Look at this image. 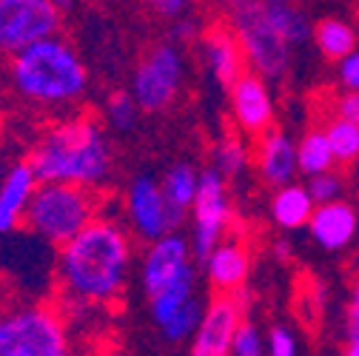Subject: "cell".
Instances as JSON below:
<instances>
[{
  "label": "cell",
  "instance_id": "15",
  "mask_svg": "<svg viewBox=\"0 0 359 356\" xmlns=\"http://www.w3.org/2000/svg\"><path fill=\"white\" fill-rule=\"evenodd\" d=\"M254 171L257 180L265 189H283L288 183L297 180L299 165H297V140L283 128H271L265 131L262 137H257V149H254Z\"/></svg>",
  "mask_w": 359,
  "mask_h": 356
},
{
  "label": "cell",
  "instance_id": "1",
  "mask_svg": "<svg viewBox=\"0 0 359 356\" xmlns=\"http://www.w3.org/2000/svg\"><path fill=\"white\" fill-rule=\"evenodd\" d=\"M134 242L117 217H95L88 226L57 248L55 274L60 302H86L106 308L117 302L128 285Z\"/></svg>",
  "mask_w": 359,
  "mask_h": 356
},
{
  "label": "cell",
  "instance_id": "25",
  "mask_svg": "<svg viewBox=\"0 0 359 356\" xmlns=\"http://www.w3.org/2000/svg\"><path fill=\"white\" fill-rule=\"evenodd\" d=\"M140 120V106L131 97L128 88H117L111 92L103 103V125L117 131V135H128V131L137 128Z\"/></svg>",
  "mask_w": 359,
  "mask_h": 356
},
{
  "label": "cell",
  "instance_id": "13",
  "mask_svg": "<svg viewBox=\"0 0 359 356\" xmlns=\"http://www.w3.org/2000/svg\"><path fill=\"white\" fill-rule=\"evenodd\" d=\"M243 320L245 308L234 294H214L205 305L197 334L191 336L189 356H231V345Z\"/></svg>",
  "mask_w": 359,
  "mask_h": 356
},
{
  "label": "cell",
  "instance_id": "11",
  "mask_svg": "<svg viewBox=\"0 0 359 356\" xmlns=\"http://www.w3.org/2000/svg\"><path fill=\"white\" fill-rule=\"evenodd\" d=\"M191 268H194V251L189 237H183L180 231H168L165 237L146 242V251L140 256V288L146 299Z\"/></svg>",
  "mask_w": 359,
  "mask_h": 356
},
{
  "label": "cell",
  "instance_id": "36",
  "mask_svg": "<svg viewBox=\"0 0 359 356\" xmlns=\"http://www.w3.org/2000/svg\"><path fill=\"white\" fill-rule=\"evenodd\" d=\"M342 336L359 339V302H348L342 314Z\"/></svg>",
  "mask_w": 359,
  "mask_h": 356
},
{
  "label": "cell",
  "instance_id": "38",
  "mask_svg": "<svg viewBox=\"0 0 359 356\" xmlns=\"http://www.w3.org/2000/svg\"><path fill=\"white\" fill-rule=\"evenodd\" d=\"M348 302H359V265H356V274L351 277V285H348Z\"/></svg>",
  "mask_w": 359,
  "mask_h": 356
},
{
  "label": "cell",
  "instance_id": "22",
  "mask_svg": "<svg viewBox=\"0 0 359 356\" xmlns=\"http://www.w3.org/2000/svg\"><path fill=\"white\" fill-rule=\"evenodd\" d=\"M313 43L325 60L339 63L342 57H348L351 52H356V29L342 20V18H323L320 23H313Z\"/></svg>",
  "mask_w": 359,
  "mask_h": 356
},
{
  "label": "cell",
  "instance_id": "21",
  "mask_svg": "<svg viewBox=\"0 0 359 356\" xmlns=\"http://www.w3.org/2000/svg\"><path fill=\"white\" fill-rule=\"evenodd\" d=\"M265 15L271 18V23L277 26V32L294 46H305L313 40V23L305 15L302 6H297L294 0H262Z\"/></svg>",
  "mask_w": 359,
  "mask_h": 356
},
{
  "label": "cell",
  "instance_id": "23",
  "mask_svg": "<svg viewBox=\"0 0 359 356\" xmlns=\"http://www.w3.org/2000/svg\"><path fill=\"white\" fill-rule=\"evenodd\" d=\"M194 291H197V268L186 271L180 280H174L171 285H165L163 291L149 296V317H151L154 328H163L191 296H197Z\"/></svg>",
  "mask_w": 359,
  "mask_h": 356
},
{
  "label": "cell",
  "instance_id": "5",
  "mask_svg": "<svg viewBox=\"0 0 359 356\" xmlns=\"http://www.w3.org/2000/svg\"><path fill=\"white\" fill-rule=\"evenodd\" d=\"M63 310L46 302L0 310V356H72Z\"/></svg>",
  "mask_w": 359,
  "mask_h": 356
},
{
  "label": "cell",
  "instance_id": "4",
  "mask_svg": "<svg viewBox=\"0 0 359 356\" xmlns=\"http://www.w3.org/2000/svg\"><path fill=\"white\" fill-rule=\"evenodd\" d=\"M100 208L103 200L95 189L72 183H40L29 203L23 228L37 240L60 248L72 237H77L95 217H100Z\"/></svg>",
  "mask_w": 359,
  "mask_h": 356
},
{
  "label": "cell",
  "instance_id": "3",
  "mask_svg": "<svg viewBox=\"0 0 359 356\" xmlns=\"http://www.w3.org/2000/svg\"><path fill=\"white\" fill-rule=\"evenodd\" d=\"M6 83L20 103L66 114L88 95L92 74L74 43L52 34L6 57Z\"/></svg>",
  "mask_w": 359,
  "mask_h": 356
},
{
  "label": "cell",
  "instance_id": "10",
  "mask_svg": "<svg viewBox=\"0 0 359 356\" xmlns=\"http://www.w3.org/2000/svg\"><path fill=\"white\" fill-rule=\"evenodd\" d=\"M123 217H126V228L140 242H154L165 237L171 231V217L160 180H154L151 174L131 177L123 197Z\"/></svg>",
  "mask_w": 359,
  "mask_h": 356
},
{
  "label": "cell",
  "instance_id": "24",
  "mask_svg": "<svg viewBox=\"0 0 359 356\" xmlns=\"http://www.w3.org/2000/svg\"><path fill=\"white\" fill-rule=\"evenodd\" d=\"M297 165H299L302 177L323 174V171H331L337 165L331 143L325 137V128H308L297 140Z\"/></svg>",
  "mask_w": 359,
  "mask_h": 356
},
{
  "label": "cell",
  "instance_id": "30",
  "mask_svg": "<svg viewBox=\"0 0 359 356\" xmlns=\"http://www.w3.org/2000/svg\"><path fill=\"white\" fill-rule=\"evenodd\" d=\"M231 356H268L265 353V336H262L257 322H251V320L240 322L234 345H231Z\"/></svg>",
  "mask_w": 359,
  "mask_h": 356
},
{
  "label": "cell",
  "instance_id": "12",
  "mask_svg": "<svg viewBox=\"0 0 359 356\" xmlns=\"http://www.w3.org/2000/svg\"><path fill=\"white\" fill-rule=\"evenodd\" d=\"M231 117L240 135L245 137H262L265 131H271L277 123V103L271 83L259 77L257 71H245L231 88Z\"/></svg>",
  "mask_w": 359,
  "mask_h": 356
},
{
  "label": "cell",
  "instance_id": "2",
  "mask_svg": "<svg viewBox=\"0 0 359 356\" xmlns=\"http://www.w3.org/2000/svg\"><path fill=\"white\" fill-rule=\"evenodd\" d=\"M40 183L106 189L114 177V149L106 125L92 114H63L34 137L29 154Z\"/></svg>",
  "mask_w": 359,
  "mask_h": 356
},
{
  "label": "cell",
  "instance_id": "7",
  "mask_svg": "<svg viewBox=\"0 0 359 356\" xmlns=\"http://www.w3.org/2000/svg\"><path fill=\"white\" fill-rule=\"evenodd\" d=\"M186 80V55L174 40H160L146 49L131 71L128 92L137 100L140 111L157 114L174 106L180 88Z\"/></svg>",
  "mask_w": 359,
  "mask_h": 356
},
{
  "label": "cell",
  "instance_id": "40",
  "mask_svg": "<svg viewBox=\"0 0 359 356\" xmlns=\"http://www.w3.org/2000/svg\"><path fill=\"white\" fill-rule=\"evenodd\" d=\"M55 6L63 12V15H69V12H74V6H77V0H55Z\"/></svg>",
  "mask_w": 359,
  "mask_h": 356
},
{
  "label": "cell",
  "instance_id": "35",
  "mask_svg": "<svg viewBox=\"0 0 359 356\" xmlns=\"http://www.w3.org/2000/svg\"><path fill=\"white\" fill-rule=\"evenodd\" d=\"M334 114L342 117V120H351V123H359V92H345L334 100Z\"/></svg>",
  "mask_w": 359,
  "mask_h": 356
},
{
  "label": "cell",
  "instance_id": "19",
  "mask_svg": "<svg viewBox=\"0 0 359 356\" xmlns=\"http://www.w3.org/2000/svg\"><path fill=\"white\" fill-rule=\"evenodd\" d=\"M197 186H200V168L189 160L171 163L165 168V174L160 177V189H163V197L168 203L171 231H180L183 222L189 219V211H191L194 197H197Z\"/></svg>",
  "mask_w": 359,
  "mask_h": 356
},
{
  "label": "cell",
  "instance_id": "32",
  "mask_svg": "<svg viewBox=\"0 0 359 356\" xmlns=\"http://www.w3.org/2000/svg\"><path fill=\"white\" fill-rule=\"evenodd\" d=\"M200 34H203V26H200V20L191 12L183 15V18H177V20H171V29H168V40H174L177 46H189V43H197Z\"/></svg>",
  "mask_w": 359,
  "mask_h": 356
},
{
  "label": "cell",
  "instance_id": "6",
  "mask_svg": "<svg viewBox=\"0 0 359 356\" xmlns=\"http://www.w3.org/2000/svg\"><path fill=\"white\" fill-rule=\"evenodd\" d=\"M229 26L234 29L248 71H257L268 83H280L291 71V43L277 32L265 15L262 0H243L231 6Z\"/></svg>",
  "mask_w": 359,
  "mask_h": 356
},
{
  "label": "cell",
  "instance_id": "41",
  "mask_svg": "<svg viewBox=\"0 0 359 356\" xmlns=\"http://www.w3.org/2000/svg\"><path fill=\"white\" fill-rule=\"evenodd\" d=\"M6 168H9V157H6L4 146H0V180H4V174H6Z\"/></svg>",
  "mask_w": 359,
  "mask_h": 356
},
{
  "label": "cell",
  "instance_id": "33",
  "mask_svg": "<svg viewBox=\"0 0 359 356\" xmlns=\"http://www.w3.org/2000/svg\"><path fill=\"white\" fill-rule=\"evenodd\" d=\"M143 4L149 6L151 15H157L160 20H177V18H183L191 12L194 6V0H143Z\"/></svg>",
  "mask_w": 359,
  "mask_h": 356
},
{
  "label": "cell",
  "instance_id": "42",
  "mask_svg": "<svg viewBox=\"0 0 359 356\" xmlns=\"http://www.w3.org/2000/svg\"><path fill=\"white\" fill-rule=\"evenodd\" d=\"M214 4H219V6H237V4H243V0H214Z\"/></svg>",
  "mask_w": 359,
  "mask_h": 356
},
{
  "label": "cell",
  "instance_id": "26",
  "mask_svg": "<svg viewBox=\"0 0 359 356\" xmlns=\"http://www.w3.org/2000/svg\"><path fill=\"white\" fill-rule=\"evenodd\" d=\"M325 137H328L334 160L339 165H351L359 160V123H351V120H342L334 114L325 123Z\"/></svg>",
  "mask_w": 359,
  "mask_h": 356
},
{
  "label": "cell",
  "instance_id": "31",
  "mask_svg": "<svg viewBox=\"0 0 359 356\" xmlns=\"http://www.w3.org/2000/svg\"><path fill=\"white\" fill-rule=\"evenodd\" d=\"M265 353L268 356H297L299 345H297L294 331L285 325H274L265 336Z\"/></svg>",
  "mask_w": 359,
  "mask_h": 356
},
{
  "label": "cell",
  "instance_id": "27",
  "mask_svg": "<svg viewBox=\"0 0 359 356\" xmlns=\"http://www.w3.org/2000/svg\"><path fill=\"white\" fill-rule=\"evenodd\" d=\"M248 163H251V151L234 135H226L222 140H217V146L211 149V165L226 177V180H237V177L248 168Z\"/></svg>",
  "mask_w": 359,
  "mask_h": 356
},
{
  "label": "cell",
  "instance_id": "37",
  "mask_svg": "<svg viewBox=\"0 0 359 356\" xmlns=\"http://www.w3.org/2000/svg\"><path fill=\"white\" fill-rule=\"evenodd\" d=\"M271 254H274V259H277V262H288V259L294 256V248H291V242H288V240H277V242L271 245Z\"/></svg>",
  "mask_w": 359,
  "mask_h": 356
},
{
  "label": "cell",
  "instance_id": "39",
  "mask_svg": "<svg viewBox=\"0 0 359 356\" xmlns=\"http://www.w3.org/2000/svg\"><path fill=\"white\" fill-rule=\"evenodd\" d=\"M342 356H359V339H345Z\"/></svg>",
  "mask_w": 359,
  "mask_h": 356
},
{
  "label": "cell",
  "instance_id": "20",
  "mask_svg": "<svg viewBox=\"0 0 359 356\" xmlns=\"http://www.w3.org/2000/svg\"><path fill=\"white\" fill-rule=\"evenodd\" d=\"M317 208L313 203L308 186H299L297 180L277 189L274 197H271V205H268V214H271L274 226L283 228V231H299L308 226V219Z\"/></svg>",
  "mask_w": 359,
  "mask_h": 356
},
{
  "label": "cell",
  "instance_id": "8",
  "mask_svg": "<svg viewBox=\"0 0 359 356\" xmlns=\"http://www.w3.org/2000/svg\"><path fill=\"white\" fill-rule=\"evenodd\" d=\"M189 219H191L189 242H191L194 259L203 265V259L229 237V228L234 222L229 180L214 165L200 171V186H197V197L189 211Z\"/></svg>",
  "mask_w": 359,
  "mask_h": 356
},
{
  "label": "cell",
  "instance_id": "16",
  "mask_svg": "<svg viewBox=\"0 0 359 356\" xmlns=\"http://www.w3.org/2000/svg\"><path fill=\"white\" fill-rule=\"evenodd\" d=\"M308 237L317 242L323 251H345L356 242L359 237V211L353 203L334 200V203H320L313 208L311 219H308Z\"/></svg>",
  "mask_w": 359,
  "mask_h": 356
},
{
  "label": "cell",
  "instance_id": "28",
  "mask_svg": "<svg viewBox=\"0 0 359 356\" xmlns=\"http://www.w3.org/2000/svg\"><path fill=\"white\" fill-rule=\"evenodd\" d=\"M203 314H205V305H203L197 296H191V299H189L183 308H180L163 328H157V331H160V336H163L168 345L186 342V339H191V336L197 334V328H200V322H203Z\"/></svg>",
  "mask_w": 359,
  "mask_h": 356
},
{
  "label": "cell",
  "instance_id": "18",
  "mask_svg": "<svg viewBox=\"0 0 359 356\" xmlns=\"http://www.w3.org/2000/svg\"><path fill=\"white\" fill-rule=\"evenodd\" d=\"M203 271L217 294H234L245 288L251 274V248L243 237H226L205 259Z\"/></svg>",
  "mask_w": 359,
  "mask_h": 356
},
{
  "label": "cell",
  "instance_id": "17",
  "mask_svg": "<svg viewBox=\"0 0 359 356\" xmlns=\"http://www.w3.org/2000/svg\"><path fill=\"white\" fill-rule=\"evenodd\" d=\"M40 180L29 160L9 163L4 180H0V237H12L23 228L29 203L37 191Z\"/></svg>",
  "mask_w": 359,
  "mask_h": 356
},
{
  "label": "cell",
  "instance_id": "14",
  "mask_svg": "<svg viewBox=\"0 0 359 356\" xmlns=\"http://www.w3.org/2000/svg\"><path fill=\"white\" fill-rule=\"evenodd\" d=\"M197 46H200V55H203L208 74L214 77V83L219 88H231L248 71L243 46H240V40L229 23H214V26L203 29Z\"/></svg>",
  "mask_w": 359,
  "mask_h": 356
},
{
  "label": "cell",
  "instance_id": "34",
  "mask_svg": "<svg viewBox=\"0 0 359 356\" xmlns=\"http://www.w3.org/2000/svg\"><path fill=\"white\" fill-rule=\"evenodd\" d=\"M337 80L348 92H359V49L337 63Z\"/></svg>",
  "mask_w": 359,
  "mask_h": 356
},
{
  "label": "cell",
  "instance_id": "29",
  "mask_svg": "<svg viewBox=\"0 0 359 356\" xmlns=\"http://www.w3.org/2000/svg\"><path fill=\"white\" fill-rule=\"evenodd\" d=\"M345 189H348V183H345V177L339 174V171H323V174H313V177H308V191H311V197H313V203H334V200H342L345 197Z\"/></svg>",
  "mask_w": 359,
  "mask_h": 356
},
{
  "label": "cell",
  "instance_id": "9",
  "mask_svg": "<svg viewBox=\"0 0 359 356\" xmlns=\"http://www.w3.org/2000/svg\"><path fill=\"white\" fill-rule=\"evenodd\" d=\"M63 12L55 0H0V55H15L37 40L60 34Z\"/></svg>",
  "mask_w": 359,
  "mask_h": 356
}]
</instances>
